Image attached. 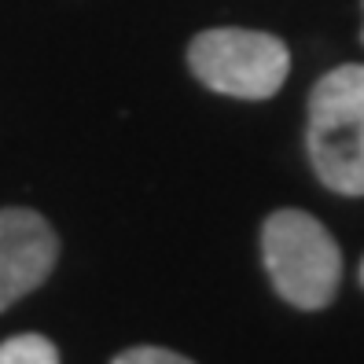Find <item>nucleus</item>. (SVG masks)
Masks as SVG:
<instances>
[{"mask_svg": "<svg viewBox=\"0 0 364 364\" xmlns=\"http://www.w3.org/2000/svg\"><path fill=\"white\" fill-rule=\"evenodd\" d=\"M360 284H364V262H360Z\"/></svg>", "mask_w": 364, "mask_h": 364, "instance_id": "obj_7", "label": "nucleus"}, {"mask_svg": "<svg viewBox=\"0 0 364 364\" xmlns=\"http://www.w3.org/2000/svg\"><path fill=\"white\" fill-rule=\"evenodd\" d=\"M59 258V240L37 210H0V313L48 280Z\"/></svg>", "mask_w": 364, "mask_h": 364, "instance_id": "obj_4", "label": "nucleus"}, {"mask_svg": "<svg viewBox=\"0 0 364 364\" xmlns=\"http://www.w3.org/2000/svg\"><path fill=\"white\" fill-rule=\"evenodd\" d=\"M262 258L272 287L298 309H324L342 276L331 232L306 210H276L262 228Z\"/></svg>", "mask_w": 364, "mask_h": 364, "instance_id": "obj_2", "label": "nucleus"}, {"mask_svg": "<svg viewBox=\"0 0 364 364\" xmlns=\"http://www.w3.org/2000/svg\"><path fill=\"white\" fill-rule=\"evenodd\" d=\"M0 364H59V350L45 335H15L0 342Z\"/></svg>", "mask_w": 364, "mask_h": 364, "instance_id": "obj_5", "label": "nucleus"}, {"mask_svg": "<svg viewBox=\"0 0 364 364\" xmlns=\"http://www.w3.org/2000/svg\"><path fill=\"white\" fill-rule=\"evenodd\" d=\"M309 159L338 196H364V63L324 74L309 92Z\"/></svg>", "mask_w": 364, "mask_h": 364, "instance_id": "obj_1", "label": "nucleus"}, {"mask_svg": "<svg viewBox=\"0 0 364 364\" xmlns=\"http://www.w3.org/2000/svg\"><path fill=\"white\" fill-rule=\"evenodd\" d=\"M188 67L210 92L235 100H269L291 70V52L280 37L262 30H203L188 45Z\"/></svg>", "mask_w": 364, "mask_h": 364, "instance_id": "obj_3", "label": "nucleus"}, {"mask_svg": "<svg viewBox=\"0 0 364 364\" xmlns=\"http://www.w3.org/2000/svg\"><path fill=\"white\" fill-rule=\"evenodd\" d=\"M111 364H196V360H188L173 350H162V346H136V350L118 353Z\"/></svg>", "mask_w": 364, "mask_h": 364, "instance_id": "obj_6", "label": "nucleus"}]
</instances>
